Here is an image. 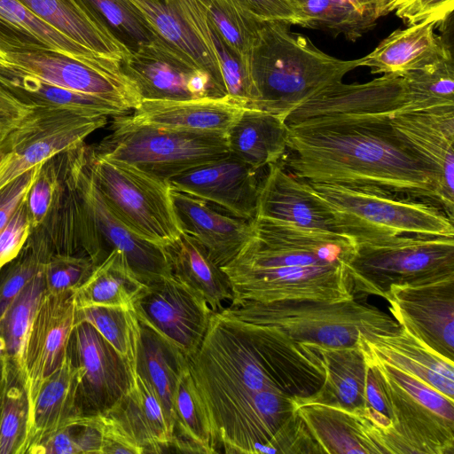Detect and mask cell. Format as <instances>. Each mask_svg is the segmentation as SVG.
<instances>
[{"instance_id":"23","label":"cell","mask_w":454,"mask_h":454,"mask_svg":"<svg viewBox=\"0 0 454 454\" xmlns=\"http://www.w3.org/2000/svg\"><path fill=\"white\" fill-rule=\"evenodd\" d=\"M257 329L266 365L277 385L293 398L315 395L325 378L317 344L297 341L277 327L257 325Z\"/></svg>"},{"instance_id":"44","label":"cell","mask_w":454,"mask_h":454,"mask_svg":"<svg viewBox=\"0 0 454 454\" xmlns=\"http://www.w3.org/2000/svg\"><path fill=\"white\" fill-rule=\"evenodd\" d=\"M44 293L43 269L19 293L0 318V351L16 360L20 367L26 340Z\"/></svg>"},{"instance_id":"6","label":"cell","mask_w":454,"mask_h":454,"mask_svg":"<svg viewBox=\"0 0 454 454\" xmlns=\"http://www.w3.org/2000/svg\"><path fill=\"white\" fill-rule=\"evenodd\" d=\"M348 270L355 295L385 299L395 285L454 277V237L396 235L356 239Z\"/></svg>"},{"instance_id":"35","label":"cell","mask_w":454,"mask_h":454,"mask_svg":"<svg viewBox=\"0 0 454 454\" xmlns=\"http://www.w3.org/2000/svg\"><path fill=\"white\" fill-rule=\"evenodd\" d=\"M317 346L325 372L324 384L315 395L294 399L348 410L366 408L368 364L358 343L350 347Z\"/></svg>"},{"instance_id":"16","label":"cell","mask_w":454,"mask_h":454,"mask_svg":"<svg viewBox=\"0 0 454 454\" xmlns=\"http://www.w3.org/2000/svg\"><path fill=\"white\" fill-rule=\"evenodd\" d=\"M407 104L403 77L383 74L364 83L332 85L291 111L285 118L288 128L360 114L394 115Z\"/></svg>"},{"instance_id":"54","label":"cell","mask_w":454,"mask_h":454,"mask_svg":"<svg viewBox=\"0 0 454 454\" xmlns=\"http://www.w3.org/2000/svg\"><path fill=\"white\" fill-rule=\"evenodd\" d=\"M93 416L102 434V454L144 453L143 449L114 418L106 413Z\"/></svg>"},{"instance_id":"42","label":"cell","mask_w":454,"mask_h":454,"mask_svg":"<svg viewBox=\"0 0 454 454\" xmlns=\"http://www.w3.org/2000/svg\"><path fill=\"white\" fill-rule=\"evenodd\" d=\"M407 87V104L399 113L454 107L452 53L442 59L402 76Z\"/></svg>"},{"instance_id":"41","label":"cell","mask_w":454,"mask_h":454,"mask_svg":"<svg viewBox=\"0 0 454 454\" xmlns=\"http://www.w3.org/2000/svg\"><path fill=\"white\" fill-rule=\"evenodd\" d=\"M125 1L160 39L209 73L225 88L217 61L165 0Z\"/></svg>"},{"instance_id":"20","label":"cell","mask_w":454,"mask_h":454,"mask_svg":"<svg viewBox=\"0 0 454 454\" xmlns=\"http://www.w3.org/2000/svg\"><path fill=\"white\" fill-rule=\"evenodd\" d=\"M171 189L223 208L238 218H255L261 181L257 170L229 153L168 180Z\"/></svg>"},{"instance_id":"29","label":"cell","mask_w":454,"mask_h":454,"mask_svg":"<svg viewBox=\"0 0 454 454\" xmlns=\"http://www.w3.org/2000/svg\"><path fill=\"white\" fill-rule=\"evenodd\" d=\"M38 19L96 55L121 66L129 54L79 0H18Z\"/></svg>"},{"instance_id":"30","label":"cell","mask_w":454,"mask_h":454,"mask_svg":"<svg viewBox=\"0 0 454 454\" xmlns=\"http://www.w3.org/2000/svg\"><path fill=\"white\" fill-rule=\"evenodd\" d=\"M165 1L217 61L227 96L247 108L255 98L250 72L226 44L203 0Z\"/></svg>"},{"instance_id":"47","label":"cell","mask_w":454,"mask_h":454,"mask_svg":"<svg viewBox=\"0 0 454 454\" xmlns=\"http://www.w3.org/2000/svg\"><path fill=\"white\" fill-rule=\"evenodd\" d=\"M302 8L306 16L303 27L342 35L350 42H356L376 26L339 0H305Z\"/></svg>"},{"instance_id":"10","label":"cell","mask_w":454,"mask_h":454,"mask_svg":"<svg viewBox=\"0 0 454 454\" xmlns=\"http://www.w3.org/2000/svg\"><path fill=\"white\" fill-rule=\"evenodd\" d=\"M88 167L106 205L140 238L163 247L181 233L168 181L88 146Z\"/></svg>"},{"instance_id":"28","label":"cell","mask_w":454,"mask_h":454,"mask_svg":"<svg viewBox=\"0 0 454 454\" xmlns=\"http://www.w3.org/2000/svg\"><path fill=\"white\" fill-rule=\"evenodd\" d=\"M436 26L434 21H425L393 31L372 51L360 58L361 67H369L372 74L402 77L442 59L451 51L436 35Z\"/></svg>"},{"instance_id":"46","label":"cell","mask_w":454,"mask_h":454,"mask_svg":"<svg viewBox=\"0 0 454 454\" xmlns=\"http://www.w3.org/2000/svg\"><path fill=\"white\" fill-rule=\"evenodd\" d=\"M67 152L43 163L27 193L26 203L32 231L43 226L51 217L63 199L67 185Z\"/></svg>"},{"instance_id":"17","label":"cell","mask_w":454,"mask_h":454,"mask_svg":"<svg viewBox=\"0 0 454 454\" xmlns=\"http://www.w3.org/2000/svg\"><path fill=\"white\" fill-rule=\"evenodd\" d=\"M4 60L48 83L105 98L129 111L141 101L137 89L122 73L98 70L59 51L9 53Z\"/></svg>"},{"instance_id":"57","label":"cell","mask_w":454,"mask_h":454,"mask_svg":"<svg viewBox=\"0 0 454 454\" xmlns=\"http://www.w3.org/2000/svg\"><path fill=\"white\" fill-rule=\"evenodd\" d=\"M364 18L377 24L380 18L391 12L390 0H339Z\"/></svg>"},{"instance_id":"59","label":"cell","mask_w":454,"mask_h":454,"mask_svg":"<svg viewBox=\"0 0 454 454\" xmlns=\"http://www.w3.org/2000/svg\"><path fill=\"white\" fill-rule=\"evenodd\" d=\"M1 60H2V59H0V61H1Z\"/></svg>"},{"instance_id":"11","label":"cell","mask_w":454,"mask_h":454,"mask_svg":"<svg viewBox=\"0 0 454 454\" xmlns=\"http://www.w3.org/2000/svg\"><path fill=\"white\" fill-rule=\"evenodd\" d=\"M106 122V115L33 107L0 136V190L27 171L83 144Z\"/></svg>"},{"instance_id":"2","label":"cell","mask_w":454,"mask_h":454,"mask_svg":"<svg viewBox=\"0 0 454 454\" xmlns=\"http://www.w3.org/2000/svg\"><path fill=\"white\" fill-rule=\"evenodd\" d=\"M253 223V237L232 262L221 267L231 285V304L355 298L348 270L355 251L351 237L256 218Z\"/></svg>"},{"instance_id":"15","label":"cell","mask_w":454,"mask_h":454,"mask_svg":"<svg viewBox=\"0 0 454 454\" xmlns=\"http://www.w3.org/2000/svg\"><path fill=\"white\" fill-rule=\"evenodd\" d=\"M385 300L398 325L429 348L454 361V277L392 286Z\"/></svg>"},{"instance_id":"4","label":"cell","mask_w":454,"mask_h":454,"mask_svg":"<svg viewBox=\"0 0 454 454\" xmlns=\"http://www.w3.org/2000/svg\"><path fill=\"white\" fill-rule=\"evenodd\" d=\"M253 324L277 327L292 339L324 347L357 345L361 334L397 331L398 323L375 306L355 298L343 301L287 300L244 301L218 311Z\"/></svg>"},{"instance_id":"14","label":"cell","mask_w":454,"mask_h":454,"mask_svg":"<svg viewBox=\"0 0 454 454\" xmlns=\"http://www.w3.org/2000/svg\"><path fill=\"white\" fill-rule=\"evenodd\" d=\"M140 323L187 358L200 347L214 311L199 293L173 275L146 286L134 304Z\"/></svg>"},{"instance_id":"39","label":"cell","mask_w":454,"mask_h":454,"mask_svg":"<svg viewBox=\"0 0 454 454\" xmlns=\"http://www.w3.org/2000/svg\"><path fill=\"white\" fill-rule=\"evenodd\" d=\"M31 406L18 362L0 351V454H26Z\"/></svg>"},{"instance_id":"25","label":"cell","mask_w":454,"mask_h":454,"mask_svg":"<svg viewBox=\"0 0 454 454\" xmlns=\"http://www.w3.org/2000/svg\"><path fill=\"white\" fill-rule=\"evenodd\" d=\"M244 109L229 96L189 100L143 99L132 114L126 115L137 124L225 136Z\"/></svg>"},{"instance_id":"19","label":"cell","mask_w":454,"mask_h":454,"mask_svg":"<svg viewBox=\"0 0 454 454\" xmlns=\"http://www.w3.org/2000/svg\"><path fill=\"white\" fill-rule=\"evenodd\" d=\"M255 218L308 231L346 235L331 207L279 162L270 165L261 181Z\"/></svg>"},{"instance_id":"52","label":"cell","mask_w":454,"mask_h":454,"mask_svg":"<svg viewBox=\"0 0 454 454\" xmlns=\"http://www.w3.org/2000/svg\"><path fill=\"white\" fill-rule=\"evenodd\" d=\"M26 198L0 231V268L19 255L31 235Z\"/></svg>"},{"instance_id":"58","label":"cell","mask_w":454,"mask_h":454,"mask_svg":"<svg viewBox=\"0 0 454 454\" xmlns=\"http://www.w3.org/2000/svg\"><path fill=\"white\" fill-rule=\"evenodd\" d=\"M390 1H391V4H392V1H393V0H390Z\"/></svg>"},{"instance_id":"27","label":"cell","mask_w":454,"mask_h":454,"mask_svg":"<svg viewBox=\"0 0 454 454\" xmlns=\"http://www.w3.org/2000/svg\"><path fill=\"white\" fill-rule=\"evenodd\" d=\"M391 122L434 168L442 194L454 207V107L396 113Z\"/></svg>"},{"instance_id":"37","label":"cell","mask_w":454,"mask_h":454,"mask_svg":"<svg viewBox=\"0 0 454 454\" xmlns=\"http://www.w3.org/2000/svg\"><path fill=\"white\" fill-rule=\"evenodd\" d=\"M188 358L173 344L140 323L136 372L153 387L163 407L172 435L175 398Z\"/></svg>"},{"instance_id":"33","label":"cell","mask_w":454,"mask_h":454,"mask_svg":"<svg viewBox=\"0 0 454 454\" xmlns=\"http://www.w3.org/2000/svg\"><path fill=\"white\" fill-rule=\"evenodd\" d=\"M162 247L171 274L202 295L212 311L222 310L223 302L233 300L227 275L195 239L182 232Z\"/></svg>"},{"instance_id":"55","label":"cell","mask_w":454,"mask_h":454,"mask_svg":"<svg viewBox=\"0 0 454 454\" xmlns=\"http://www.w3.org/2000/svg\"><path fill=\"white\" fill-rule=\"evenodd\" d=\"M42 165L27 171L0 190V231L27 197Z\"/></svg>"},{"instance_id":"45","label":"cell","mask_w":454,"mask_h":454,"mask_svg":"<svg viewBox=\"0 0 454 454\" xmlns=\"http://www.w3.org/2000/svg\"><path fill=\"white\" fill-rule=\"evenodd\" d=\"M129 53L160 39L125 0H79Z\"/></svg>"},{"instance_id":"1","label":"cell","mask_w":454,"mask_h":454,"mask_svg":"<svg viewBox=\"0 0 454 454\" xmlns=\"http://www.w3.org/2000/svg\"><path fill=\"white\" fill-rule=\"evenodd\" d=\"M391 117L360 114L287 127V151L278 162L307 183L410 197L440 207L454 221L436 170L393 127Z\"/></svg>"},{"instance_id":"40","label":"cell","mask_w":454,"mask_h":454,"mask_svg":"<svg viewBox=\"0 0 454 454\" xmlns=\"http://www.w3.org/2000/svg\"><path fill=\"white\" fill-rule=\"evenodd\" d=\"M171 446L186 453L218 452L219 445L189 364L181 378L175 398Z\"/></svg>"},{"instance_id":"51","label":"cell","mask_w":454,"mask_h":454,"mask_svg":"<svg viewBox=\"0 0 454 454\" xmlns=\"http://www.w3.org/2000/svg\"><path fill=\"white\" fill-rule=\"evenodd\" d=\"M453 8L454 0H393L391 12L407 26L425 21L438 25L446 21Z\"/></svg>"},{"instance_id":"34","label":"cell","mask_w":454,"mask_h":454,"mask_svg":"<svg viewBox=\"0 0 454 454\" xmlns=\"http://www.w3.org/2000/svg\"><path fill=\"white\" fill-rule=\"evenodd\" d=\"M106 414L121 424L144 453H160L171 446L161 403L151 385L137 372L132 387Z\"/></svg>"},{"instance_id":"7","label":"cell","mask_w":454,"mask_h":454,"mask_svg":"<svg viewBox=\"0 0 454 454\" xmlns=\"http://www.w3.org/2000/svg\"><path fill=\"white\" fill-rule=\"evenodd\" d=\"M308 184L354 240L396 235L454 237V221L431 203L379 189Z\"/></svg>"},{"instance_id":"3","label":"cell","mask_w":454,"mask_h":454,"mask_svg":"<svg viewBox=\"0 0 454 454\" xmlns=\"http://www.w3.org/2000/svg\"><path fill=\"white\" fill-rule=\"evenodd\" d=\"M290 26L262 21L249 59L255 98L248 108L284 121L291 111L361 67L360 59L331 56Z\"/></svg>"},{"instance_id":"13","label":"cell","mask_w":454,"mask_h":454,"mask_svg":"<svg viewBox=\"0 0 454 454\" xmlns=\"http://www.w3.org/2000/svg\"><path fill=\"white\" fill-rule=\"evenodd\" d=\"M67 355L80 371L77 403L81 416L106 413L134 384L136 372L88 322L75 324Z\"/></svg>"},{"instance_id":"9","label":"cell","mask_w":454,"mask_h":454,"mask_svg":"<svg viewBox=\"0 0 454 454\" xmlns=\"http://www.w3.org/2000/svg\"><path fill=\"white\" fill-rule=\"evenodd\" d=\"M87 153L85 143L67 152V174L84 213V254L96 266L112 251H119L146 286L172 275L163 247L134 233L106 205L89 169Z\"/></svg>"},{"instance_id":"49","label":"cell","mask_w":454,"mask_h":454,"mask_svg":"<svg viewBox=\"0 0 454 454\" xmlns=\"http://www.w3.org/2000/svg\"><path fill=\"white\" fill-rule=\"evenodd\" d=\"M47 259L39 247L27 241L19 255L0 268V318L24 286L43 269Z\"/></svg>"},{"instance_id":"26","label":"cell","mask_w":454,"mask_h":454,"mask_svg":"<svg viewBox=\"0 0 454 454\" xmlns=\"http://www.w3.org/2000/svg\"><path fill=\"white\" fill-rule=\"evenodd\" d=\"M357 343L371 357L403 371L454 399V361L447 359L406 330L361 334Z\"/></svg>"},{"instance_id":"18","label":"cell","mask_w":454,"mask_h":454,"mask_svg":"<svg viewBox=\"0 0 454 454\" xmlns=\"http://www.w3.org/2000/svg\"><path fill=\"white\" fill-rule=\"evenodd\" d=\"M74 325L73 294L45 291L31 324L20 364L31 409L43 380L66 357Z\"/></svg>"},{"instance_id":"56","label":"cell","mask_w":454,"mask_h":454,"mask_svg":"<svg viewBox=\"0 0 454 454\" xmlns=\"http://www.w3.org/2000/svg\"><path fill=\"white\" fill-rule=\"evenodd\" d=\"M32 108L0 82V136L16 125Z\"/></svg>"},{"instance_id":"53","label":"cell","mask_w":454,"mask_h":454,"mask_svg":"<svg viewBox=\"0 0 454 454\" xmlns=\"http://www.w3.org/2000/svg\"><path fill=\"white\" fill-rule=\"evenodd\" d=\"M260 21H279L304 26L306 16L301 4L294 0H237Z\"/></svg>"},{"instance_id":"22","label":"cell","mask_w":454,"mask_h":454,"mask_svg":"<svg viewBox=\"0 0 454 454\" xmlns=\"http://www.w3.org/2000/svg\"><path fill=\"white\" fill-rule=\"evenodd\" d=\"M181 231L200 242L219 267L232 262L254 235L253 221L225 215L209 203L170 188Z\"/></svg>"},{"instance_id":"24","label":"cell","mask_w":454,"mask_h":454,"mask_svg":"<svg viewBox=\"0 0 454 454\" xmlns=\"http://www.w3.org/2000/svg\"><path fill=\"white\" fill-rule=\"evenodd\" d=\"M51 50L98 70L120 72L119 64L103 59L38 19L18 0H0V59L9 53Z\"/></svg>"},{"instance_id":"50","label":"cell","mask_w":454,"mask_h":454,"mask_svg":"<svg viewBox=\"0 0 454 454\" xmlns=\"http://www.w3.org/2000/svg\"><path fill=\"white\" fill-rule=\"evenodd\" d=\"M95 265L88 256L53 254L44 263L45 291L74 294L89 278Z\"/></svg>"},{"instance_id":"48","label":"cell","mask_w":454,"mask_h":454,"mask_svg":"<svg viewBox=\"0 0 454 454\" xmlns=\"http://www.w3.org/2000/svg\"><path fill=\"white\" fill-rule=\"evenodd\" d=\"M102 454V434L90 416L74 422L46 436L27 454Z\"/></svg>"},{"instance_id":"38","label":"cell","mask_w":454,"mask_h":454,"mask_svg":"<svg viewBox=\"0 0 454 454\" xmlns=\"http://www.w3.org/2000/svg\"><path fill=\"white\" fill-rule=\"evenodd\" d=\"M145 287L131 270L124 255L114 250L94 267L73 296L76 308L106 306L134 309L137 299Z\"/></svg>"},{"instance_id":"32","label":"cell","mask_w":454,"mask_h":454,"mask_svg":"<svg viewBox=\"0 0 454 454\" xmlns=\"http://www.w3.org/2000/svg\"><path fill=\"white\" fill-rule=\"evenodd\" d=\"M79 381L80 371L67 353L62 364L43 380L35 397L26 454L43 438L81 417Z\"/></svg>"},{"instance_id":"5","label":"cell","mask_w":454,"mask_h":454,"mask_svg":"<svg viewBox=\"0 0 454 454\" xmlns=\"http://www.w3.org/2000/svg\"><path fill=\"white\" fill-rule=\"evenodd\" d=\"M362 352L378 372L391 414V427L380 433L387 453L453 454L454 399Z\"/></svg>"},{"instance_id":"8","label":"cell","mask_w":454,"mask_h":454,"mask_svg":"<svg viewBox=\"0 0 454 454\" xmlns=\"http://www.w3.org/2000/svg\"><path fill=\"white\" fill-rule=\"evenodd\" d=\"M110 129L109 135L91 146L95 153L166 181L230 153L225 136L137 124L126 114L114 116Z\"/></svg>"},{"instance_id":"12","label":"cell","mask_w":454,"mask_h":454,"mask_svg":"<svg viewBox=\"0 0 454 454\" xmlns=\"http://www.w3.org/2000/svg\"><path fill=\"white\" fill-rule=\"evenodd\" d=\"M121 73L133 83L141 100L220 98L225 88L162 40L127 54Z\"/></svg>"},{"instance_id":"31","label":"cell","mask_w":454,"mask_h":454,"mask_svg":"<svg viewBox=\"0 0 454 454\" xmlns=\"http://www.w3.org/2000/svg\"><path fill=\"white\" fill-rule=\"evenodd\" d=\"M225 138L230 154L258 171L285 156L288 128L278 115L245 108Z\"/></svg>"},{"instance_id":"21","label":"cell","mask_w":454,"mask_h":454,"mask_svg":"<svg viewBox=\"0 0 454 454\" xmlns=\"http://www.w3.org/2000/svg\"><path fill=\"white\" fill-rule=\"evenodd\" d=\"M294 400L318 453L387 454L372 424L357 410Z\"/></svg>"},{"instance_id":"36","label":"cell","mask_w":454,"mask_h":454,"mask_svg":"<svg viewBox=\"0 0 454 454\" xmlns=\"http://www.w3.org/2000/svg\"><path fill=\"white\" fill-rule=\"evenodd\" d=\"M0 82L24 104L82 112L92 115L118 116L129 110L105 98L48 83L4 60L0 63Z\"/></svg>"},{"instance_id":"43","label":"cell","mask_w":454,"mask_h":454,"mask_svg":"<svg viewBox=\"0 0 454 454\" xmlns=\"http://www.w3.org/2000/svg\"><path fill=\"white\" fill-rule=\"evenodd\" d=\"M82 321L92 325L136 372L140 322L134 309L106 306L75 307V324Z\"/></svg>"}]
</instances>
